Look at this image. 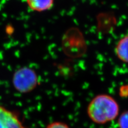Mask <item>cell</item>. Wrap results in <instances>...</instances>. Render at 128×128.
<instances>
[{"label":"cell","mask_w":128,"mask_h":128,"mask_svg":"<svg viewBox=\"0 0 128 128\" xmlns=\"http://www.w3.org/2000/svg\"><path fill=\"white\" fill-rule=\"evenodd\" d=\"M119 110L118 104L114 98L102 94L96 96L90 102L87 108V114L94 123L104 124L116 118Z\"/></svg>","instance_id":"1"},{"label":"cell","mask_w":128,"mask_h":128,"mask_svg":"<svg viewBox=\"0 0 128 128\" xmlns=\"http://www.w3.org/2000/svg\"><path fill=\"white\" fill-rule=\"evenodd\" d=\"M38 78L35 71L24 67L16 70L13 75L12 84L14 89L22 94L28 93L38 84Z\"/></svg>","instance_id":"2"},{"label":"cell","mask_w":128,"mask_h":128,"mask_svg":"<svg viewBox=\"0 0 128 128\" xmlns=\"http://www.w3.org/2000/svg\"><path fill=\"white\" fill-rule=\"evenodd\" d=\"M0 128H27L14 112L0 105Z\"/></svg>","instance_id":"3"},{"label":"cell","mask_w":128,"mask_h":128,"mask_svg":"<svg viewBox=\"0 0 128 128\" xmlns=\"http://www.w3.org/2000/svg\"><path fill=\"white\" fill-rule=\"evenodd\" d=\"M115 52L120 60L128 63V35L120 40L116 46Z\"/></svg>","instance_id":"4"},{"label":"cell","mask_w":128,"mask_h":128,"mask_svg":"<svg viewBox=\"0 0 128 128\" xmlns=\"http://www.w3.org/2000/svg\"><path fill=\"white\" fill-rule=\"evenodd\" d=\"M27 6L34 11L42 12L52 7L54 0H26Z\"/></svg>","instance_id":"5"},{"label":"cell","mask_w":128,"mask_h":128,"mask_svg":"<svg viewBox=\"0 0 128 128\" xmlns=\"http://www.w3.org/2000/svg\"><path fill=\"white\" fill-rule=\"evenodd\" d=\"M119 128H128V110L123 112L118 120Z\"/></svg>","instance_id":"6"},{"label":"cell","mask_w":128,"mask_h":128,"mask_svg":"<svg viewBox=\"0 0 128 128\" xmlns=\"http://www.w3.org/2000/svg\"><path fill=\"white\" fill-rule=\"evenodd\" d=\"M46 128H70L68 126L62 122H54L49 124Z\"/></svg>","instance_id":"7"}]
</instances>
